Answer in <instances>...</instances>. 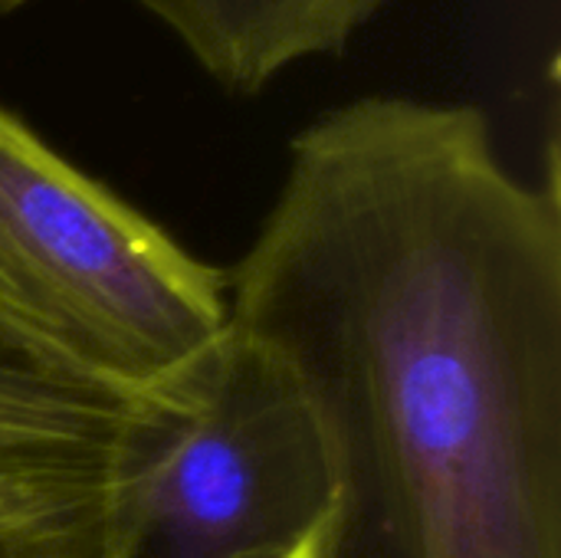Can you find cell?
Returning a JSON list of instances; mask_svg holds the SVG:
<instances>
[{
	"label": "cell",
	"mask_w": 561,
	"mask_h": 558,
	"mask_svg": "<svg viewBox=\"0 0 561 558\" xmlns=\"http://www.w3.org/2000/svg\"><path fill=\"white\" fill-rule=\"evenodd\" d=\"M335 474L325 558H561V201L467 102L362 95L289 141L227 273Z\"/></svg>",
	"instance_id": "cell-1"
},
{
	"label": "cell",
	"mask_w": 561,
	"mask_h": 558,
	"mask_svg": "<svg viewBox=\"0 0 561 558\" xmlns=\"http://www.w3.org/2000/svg\"><path fill=\"white\" fill-rule=\"evenodd\" d=\"M230 326L227 273L0 105V335L138 398Z\"/></svg>",
	"instance_id": "cell-2"
},
{
	"label": "cell",
	"mask_w": 561,
	"mask_h": 558,
	"mask_svg": "<svg viewBox=\"0 0 561 558\" xmlns=\"http://www.w3.org/2000/svg\"><path fill=\"white\" fill-rule=\"evenodd\" d=\"M332 523L319 421L237 326L135 398L112 558H325Z\"/></svg>",
	"instance_id": "cell-3"
},
{
	"label": "cell",
	"mask_w": 561,
	"mask_h": 558,
	"mask_svg": "<svg viewBox=\"0 0 561 558\" xmlns=\"http://www.w3.org/2000/svg\"><path fill=\"white\" fill-rule=\"evenodd\" d=\"M135 398L0 335V558H112Z\"/></svg>",
	"instance_id": "cell-4"
},
{
	"label": "cell",
	"mask_w": 561,
	"mask_h": 558,
	"mask_svg": "<svg viewBox=\"0 0 561 558\" xmlns=\"http://www.w3.org/2000/svg\"><path fill=\"white\" fill-rule=\"evenodd\" d=\"M26 0H0V13ZM227 92L256 95L286 69L342 56L391 0H135Z\"/></svg>",
	"instance_id": "cell-5"
}]
</instances>
